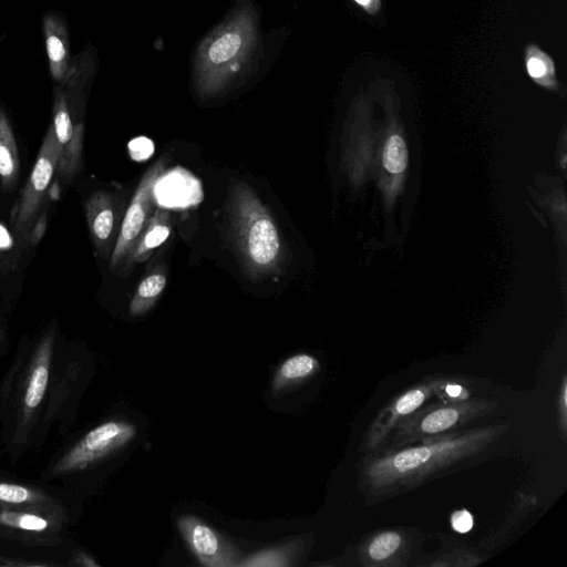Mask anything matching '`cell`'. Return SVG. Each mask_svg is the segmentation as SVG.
<instances>
[{
    "mask_svg": "<svg viewBox=\"0 0 567 567\" xmlns=\"http://www.w3.org/2000/svg\"><path fill=\"white\" fill-rule=\"evenodd\" d=\"M20 174V159L11 122L0 105V183L3 188L13 187Z\"/></svg>",
    "mask_w": 567,
    "mask_h": 567,
    "instance_id": "obj_15",
    "label": "cell"
},
{
    "mask_svg": "<svg viewBox=\"0 0 567 567\" xmlns=\"http://www.w3.org/2000/svg\"><path fill=\"white\" fill-rule=\"evenodd\" d=\"M171 233V215L167 209L158 206L120 271H125L134 265L147 260L153 251L168 239Z\"/></svg>",
    "mask_w": 567,
    "mask_h": 567,
    "instance_id": "obj_14",
    "label": "cell"
},
{
    "mask_svg": "<svg viewBox=\"0 0 567 567\" xmlns=\"http://www.w3.org/2000/svg\"><path fill=\"white\" fill-rule=\"evenodd\" d=\"M361 9L369 14H375L381 7V0H353Z\"/></svg>",
    "mask_w": 567,
    "mask_h": 567,
    "instance_id": "obj_27",
    "label": "cell"
},
{
    "mask_svg": "<svg viewBox=\"0 0 567 567\" xmlns=\"http://www.w3.org/2000/svg\"><path fill=\"white\" fill-rule=\"evenodd\" d=\"M411 540L408 533L388 529L373 534L359 549V560L364 566H399L408 556Z\"/></svg>",
    "mask_w": 567,
    "mask_h": 567,
    "instance_id": "obj_13",
    "label": "cell"
},
{
    "mask_svg": "<svg viewBox=\"0 0 567 567\" xmlns=\"http://www.w3.org/2000/svg\"><path fill=\"white\" fill-rule=\"evenodd\" d=\"M177 526L197 560L208 567L238 565L235 549L209 525L196 516L184 515Z\"/></svg>",
    "mask_w": 567,
    "mask_h": 567,
    "instance_id": "obj_11",
    "label": "cell"
},
{
    "mask_svg": "<svg viewBox=\"0 0 567 567\" xmlns=\"http://www.w3.org/2000/svg\"><path fill=\"white\" fill-rule=\"evenodd\" d=\"M408 163V151L404 141L399 135H392L384 147L383 164L392 174L402 173Z\"/></svg>",
    "mask_w": 567,
    "mask_h": 567,
    "instance_id": "obj_21",
    "label": "cell"
},
{
    "mask_svg": "<svg viewBox=\"0 0 567 567\" xmlns=\"http://www.w3.org/2000/svg\"><path fill=\"white\" fill-rule=\"evenodd\" d=\"M136 430L133 424L110 421L91 430L56 464L55 473L84 470L97 460L127 444Z\"/></svg>",
    "mask_w": 567,
    "mask_h": 567,
    "instance_id": "obj_8",
    "label": "cell"
},
{
    "mask_svg": "<svg viewBox=\"0 0 567 567\" xmlns=\"http://www.w3.org/2000/svg\"><path fill=\"white\" fill-rule=\"evenodd\" d=\"M51 337H48L41 343L37 355V362L29 378V383L24 394V404L30 410L40 404L47 390L51 359Z\"/></svg>",
    "mask_w": 567,
    "mask_h": 567,
    "instance_id": "obj_17",
    "label": "cell"
},
{
    "mask_svg": "<svg viewBox=\"0 0 567 567\" xmlns=\"http://www.w3.org/2000/svg\"><path fill=\"white\" fill-rule=\"evenodd\" d=\"M525 64L528 75L538 85L553 90L557 85L553 59L535 44L525 49Z\"/></svg>",
    "mask_w": 567,
    "mask_h": 567,
    "instance_id": "obj_19",
    "label": "cell"
},
{
    "mask_svg": "<svg viewBox=\"0 0 567 567\" xmlns=\"http://www.w3.org/2000/svg\"><path fill=\"white\" fill-rule=\"evenodd\" d=\"M434 385L435 379L425 380L391 399L365 431L359 451L368 454L380 449L402 421L435 396Z\"/></svg>",
    "mask_w": 567,
    "mask_h": 567,
    "instance_id": "obj_7",
    "label": "cell"
},
{
    "mask_svg": "<svg viewBox=\"0 0 567 567\" xmlns=\"http://www.w3.org/2000/svg\"><path fill=\"white\" fill-rule=\"evenodd\" d=\"M84 212L96 255L110 260L124 215L118 199L106 190L94 192L86 199Z\"/></svg>",
    "mask_w": 567,
    "mask_h": 567,
    "instance_id": "obj_10",
    "label": "cell"
},
{
    "mask_svg": "<svg viewBox=\"0 0 567 567\" xmlns=\"http://www.w3.org/2000/svg\"><path fill=\"white\" fill-rule=\"evenodd\" d=\"M496 406L495 401L487 399L441 401L423 405L402 421L378 450L396 449L461 432L473 421L493 412Z\"/></svg>",
    "mask_w": 567,
    "mask_h": 567,
    "instance_id": "obj_4",
    "label": "cell"
},
{
    "mask_svg": "<svg viewBox=\"0 0 567 567\" xmlns=\"http://www.w3.org/2000/svg\"><path fill=\"white\" fill-rule=\"evenodd\" d=\"M52 126L60 148L55 173L71 182L81 168L84 128L72 117L61 85L53 90Z\"/></svg>",
    "mask_w": 567,
    "mask_h": 567,
    "instance_id": "obj_9",
    "label": "cell"
},
{
    "mask_svg": "<svg viewBox=\"0 0 567 567\" xmlns=\"http://www.w3.org/2000/svg\"><path fill=\"white\" fill-rule=\"evenodd\" d=\"M319 370L318 360L307 353L295 354L285 360L278 368L272 388L275 391H280L286 386L299 383Z\"/></svg>",
    "mask_w": 567,
    "mask_h": 567,
    "instance_id": "obj_16",
    "label": "cell"
},
{
    "mask_svg": "<svg viewBox=\"0 0 567 567\" xmlns=\"http://www.w3.org/2000/svg\"><path fill=\"white\" fill-rule=\"evenodd\" d=\"M227 225L236 256L250 278L279 274L286 257L281 235L268 208L245 182L229 184Z\"/></svg>",
    "mask_w": 567,
    "mask_h": 567,
    "instance_id": "obj_3",
    "label": "cell"
},
{
    "mask_svg": "<svg viewBox=\"0 0 567 567\" xmlns=\"http://www.w3.org/2000/svg\"><path fill=\"white\" fill-rule=\"evenodd\" d=\"M291 550L288 547L261 550L248 556L238 566L246 567H279L291 564Z\"/></svg>",
    "mask_w": 567,
    "mask_h": 567,
    "instance_id": "obj_20",
    "label": "cell"
},
{
    "mask_svg": "<svg viewBox=\"0 0 567 567\" xmlns=\"http://www.w3.org/2000/svg\"><path fill=\"white\" fill-rule=\"evenodd\" d=\"M33 498V493L21 485L0 483V502L6 504H21Z\"/></svg>",
    "mask_w": 567,
    "mask_h": 567,
    "instance_id": "obj_24",
    "label": "cell"
},
{
    "mask_svg": "<svg viewBox=\"0 0 567 567\" xmlns=\"http://www.w3.org/2000/svg\"><path fill=\"white\" fill-rule=\"evenodd\" d=\"M42 29L50 76L55 85L63 86L73 62L66 21L56 11L49 10L43 14Z\"/></svg>",
    "mask_w": 567,
    "mask_h": 567,
    "instance_id": "obj_12",
    "label": "cell"
},
{
    "mask_svg": "<svg viewBox=\"0 0 567 567\" xmlns=\"http://www.w3.org/2000/svg\"><path fill=\"white\" fill-rule=\"evenodd\" d=\"M507 424H491L408 444L378 450L358 465V487L367 502H379L431 480L486 460L497 452Z\"/></svg>",
    "mask_w": 567,
    "mask_h": 567,
    "instance_id": "obj_1",
    "label": "cell"
},
{
    "mask_svg": "<svg viewBox=\"0 0 567 567\" xmlns=\"http://www.w3.org/2000/svg\"><path fill=\"white\" fill-rule=\"evenodd\" d=\"M164 168L165 159L161 158L145 172L140 181L124 212L118 236L109 260L112 271L121 270L152 217L155 210L154 188Z\"/></svg>",
    "mask_w": 567,
    "mask_h": 567,
    "instance_id": "obj_6",
    "label": "cell"
},
{
    "mask_svg": "<svg viewBox=\"0 0 567 567\" xmlns=\"http://www.w3.org/2000/svg\"><path fill=\"white\" fill-rule=\"evenodd\" d=\"M259 49L258 11L251 0H239L196 49L192 78L197 95L209 100L241 82L250 73Z\"/></svg>",
    "mask_w": 567,
    "mask_h": 567,
    "instance_id": "obj_2",
    "label": "cell"
},
{
    "mask_svg": "<svg viewBox=\"0 0 567 567\" xmlns=\"http://www.w3.org/2000/svg\"><path fill=\"white\" fill-rule=\"evenodd\" d=\"M435 396L444 402L463 401L470 399L471 391L457 381L435 379Z\"/></svg>",
    "mask_w": 567,
    "mask_h": 567,
    "instance_id": "obj_23",
    "label": "cell"
},
{
    "mask_svg": "<svg viewBox=\"0 0 567 567\" xmlns=\"http://www.w3.org/2000/svg\"><path fill=\"white\" fill-rule=\"evenodd\" d=\"M167 277L162 270H153L138 284L130 303L132 316H142L153 308L163 293Z\"/></svg>",
    "mask_w": 567,
    "mask_h": 567,
    "instance_id": "obj_18",
    "label": "cell"
},
{
    "mask_svg": "<svg viewBox=\"0 0 567 567\" xmlns=\"http://www.w3.org/2000/svg\"><path fill=\"white\" fill-rule=\"evenodd\" d=\"M128 150L135 161H145L154 153V145L150 138L141 136L128 144Z\"/></svg>",
    "mask_w": 567,
    "mask_h": 567,
    "instance_id": "obj_25",
    "label": "cell"
},
{
    "mask_svg": "<svg viewBox=\"0 0 567 567\" xmlns=\"http://www.w3.org/2000/svg\"><path fill=\"white\" fill-rule=\"evenodd\" d=\"M59 153L58 140L51 124L43 137L35 163L12 212V225L23 239H30L40 207L56 172Z\"/></svg>",
    "mask_w": 567,
    "mask_h": 567,
    "instance_id": "obj_5",
    "label": "cell"
},
{
    "mask_svg": "<svg viewBox=\"0 0 567 567\" xmlns=\"http://www.w3.org/2000/svg\"><path fill=\"white\" fill-rule=\"evenodd\" d=\"M0 525L19 528L29 532H42L49 523L31 513L0 512Z\"/></svg>",
    "mask_w": 567,
    "mask_h": 567,
    "instance_id": "obj_22",
    "label": "cell"
},
{
    "mask_svg": "<svg viewBox=\"0 0 567 567\" xmlns=\"http://www.w3.org/2000/svg\"><path fill=\"white\" fill-rule=\"evenodd\" d=\"M451 524L455 532L466 533L473 527V516L466 509H458L452 513Z\"/></svg>",
    "mask_w": 567,
    "mask_h": 567,
    "instance_id": "obj_26",
    "label": "cell"
}]
</instances>
